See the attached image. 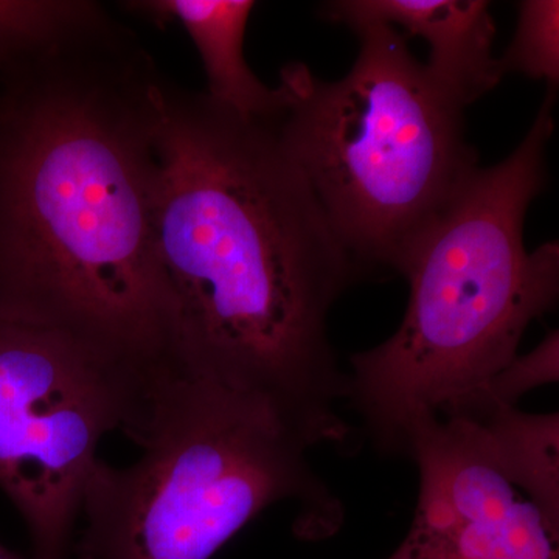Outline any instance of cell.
Instances as JSON below:
<instances>
[{"label":"cell","instance_id":"1","mask_svg":"<svg viewBox=\"0 0 559 559\" xmlns=\"http://www.w3.org/2000/svg\"><path fill=\"white\" fill-rule=\"evenodd\" d=\"M160 80L119 22L0 73V319L142 371L173 359L175 333Z\"/></svg>","mask_w":559,"mask_h":559},{"label":"cell","instance_id":"2","mask_svg":"<svg viewBox=\"0 0 559 559\" xmlns=\"http://www.w3.org/2000/svg\"><path fill=\"white\" fill-rule=\"evenodd\" d=\"M157 237L173 360L266 400L316 444L345 447L330 310L366 272L331 227L277 119L240 116L162 76Z\"/></svg>","mask_w":559,"mask_h":559},{"label":"cell","instance_id":"3","mask_svg":"<svg viewBox=\"0 0 559 559\" xmlns=\"http://www.w3.org/2000/svg\"><path fill=\"white\" fill-rule=\"evenodd\" d=\"M554 108L549 90L520 146L474 173L419 235L399 267L411 285L400 329L349 359L345 399L378 450L404 455L414 426L476 393L557 304L558 242L524 245L525 215L547 182Z\"/></svg>","mask_w":559,"mask_h":559},{"label":"cell","instance_id":"4","mask_svg":"<svg viewBox=\"0 0 559 559\" xmlns=\"http://www.w3.org/2000/svg\"><path fill=\"white\" fill-rule=\"evenodd\" d=\"M128 437L142 457L98 459L84 489L80 559H210L271 506H299L296 532L331 535L344 506L316 469L310 437L266 400L180 367L150 374Z\"/></svg>","mask_w":559,"mask_h":559},{"label":"cell","instance_id":"5","mask_svg":"<svg viewBox=\"0 0 559 559\" xmlns=\"http://www.w3.org/2000/svg\"><path fill=\"white\" fill-rule=\"evenodd\" d=\"M359 38L352 70L320 80L283 68L277 127L290 156L360 270L399 271L407 250L450 207L479 167L463 108L380 22L348 25Z\"/></svg>","mask_w":559,"mask_h":559},{"label":"cell","instance_id":"6","mask_svg":"<svg viewBox=\"0 0 559 559\" xmlns=\"http://www.w3.org/2000/svg\"><path fill=\"white\" fill-rule=\"evenodd\" d=\"M151 371L60 331L0 319V491L20 511L32 559H69L106 433L127 432Z\"/></svg>","mask_w":559,"mask_h":559},{"label":"cell","instance_id":"7","mask_svg":"<svg viewBox=\"0 0 559 559\" xmlns=\"http://www.w3.org/2000/svg\"><path fill=\"white\" fill-rule=\"evenodd\" d=\"M404 457L417 463L418 500L389 559H559V525L511 484L477 423L425 418Z\"/></svg>","mask_w":559,"mask_h":559},{"label":"cell","instance_id":"8","mask_svg":"<svg viewBox=\"0 0 559 559\" xmlns=\"http://www.w3.org/2000/svg\"><path fill=\"white\" fill-rule=\"evenodd\" d=\"M340 24L380 22L404 38L429 44L426 70L455 105L465 109L503 79L492 55L496 24L485 0H340L323 7Z\"/></svg>","mask_w":559,"mask_h":559},{"label":"cell","instance_id":"9","mask_svg":"<svg viewBox=\"0 0 559 559\" xmlns=\"http://www.w3.org/2000/svg\"><path fill=\"white\" fill-rule=\"evenodd\" d=\"M130 11L157 24L179 22L189 33L204 66L205 95L250 119L275 120L285 109L283 87H270L245 57V36L252 0H142L124 2Z\"/></svg>","mask_w":559,"mask_h":559},{"label":"cell","instance_id":"10","mask_svg":"<svg viewBox=\"0 0 559 559\" xmlns=\"http://www.w3.org/2000/svg\"><path fill=\"white\" fill-rule=\"evenodd\" d=\"M469 421L484 429L496 462L511 484L547 520L559 525L558 415L525 414L518 407H503Z\"/></svg>","mask_w":559,"mask_h":559},{"label":"cell","instance_id":"11","mask_svg":"<svg viewBox=\"0 0 559 559\" xmlns=\"http://www.w3.org/2000/svg\"><path fill=\"white\" fill-rule=\"evenodd\" d=\"M112 22L90 0H0V73Z\"/></svg>","mask_w":559,"mask_h":559},{"label":"cell","instance_id":"12","mask_svg":"<svg viewBox=\"0 0 559 559\" xmlns=\"http://www.w3.org/2000/svg\"><path fill=\"white\" fill-rule=\"evenodd\" d=\"M558 378L559 333L551 331L528 355L516 356L476 393L439 417L474 419L503 407H516L530 390L557 382Z\"/></svg>","mask_w":559,"mask_h":559},{"label":"cell","instance_id":"13","mask_svg":"<svg viewBox=\"0 0 559 559\" xmlns=\"http://www.w3.org/2000/svg\"><path fill=\"white\" fill-rule=\"evenodd\" d=\"M503 75L521 73L535 81H547L549 90L559 81V2L524 0L520 3L516 33L509 49L499 58Z\"/></svg>","mask_w":559,"mask_h":559},{"label":"cell","instance_id":"14","mask_svg":"<svg viewBox=\"0 0 559 559\" xmlns=\"http://www.w3.org/2000/svg\"><path fill=\"white\" fill-rule=\"evenodd\" d=\"M11 555H13V551H10L7 547H3L2 544H0V559H9Z\"/></svg>","mask_w":559,"mask_h":559},{"label":"cell","instance_id":"15","mask_svg":"<svg viewBox=\"0 0 559 559\" xmlns=\"http://www.w3.org/2000/svg\"><path fill=\"white\" fill-rule=\"evenodd\" d=\"M9 559H22V558H21V557H17V555H16V554H13V555H11V557H10Z\"/></svg>","mask_w":559,"mask_h":559}]
</instances>
